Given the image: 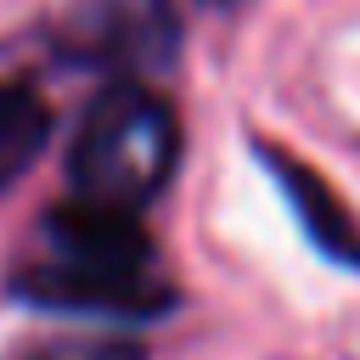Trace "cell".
Listing matches in <instances>:
<instances>
[{
  "label": "cell",
  "mask_w": 360,
  "mask_h": 360,
  "mask_svg": "<svg viewBox=\"0 0 360 360\" xmlns=\"http://www.w3.org/2000/svg\"><path fill=\"white\" fill-rule=\"evenodd\" d=\"M17 292L39 309L112 321H146L174 304L135 214L79 197L39 219V253L17 270Z\"/></svg>",
  "instance_id": "obj_1"
},
{
  "label": "cell",
  "mask_w": 360,
  "mask_h": 360,
  "mask_svg": "<svg viewBox=\"0 0 360 360\" xmlns=\"http://www.w3.org/2000/svg\"><path fill=\"white\" fill-rule=\"evenodd\" d=\"M96 360H118V354H96ZM129 360H135V354H129Z\"/></svg>",
  "instance_id": "obj_7"
},
{
  "label": "cell",
  "mask_w": 360,
  "mask_h": 360,
  "mask_svg": "<svg viewBox=\"0 0 360 360\" xmlns=\"http://www.w3.org/2000/svg\"><path fill=\"white\" fill-rule=\"evenodd\" d=\"M270 169H276V180H281V191H287L304 236H309L332 264L360 270V225H354V214L321 186V174H309L304 163H292V158H281V152H270Z\"/></svg>",
  "instance_id": "obj_4"
},
{
  "label": "cell",
  "mask_w": 360,
  "mask_h": 360,
  "mask_svg": "<svg viewBox=\"0 0 360 360\" xmlns=\"http://www.w3.org/2000/svg\"><path fill=\"white\" fill-rule=\"evenodd\" d=\"M180 158V124L169 112V101L146 84H112L90 101V112L73 129V152H68V180L79 202H101V208H124L135 214L141 202H152Z\"/></svg>",
  "instance_id": "obj_2"
},
{
  "label": "cell",
  "mask_w": 360,
  "mask_h": 360,
  "mask_svg": "<svg viewBox=\"0 0 360 360\" xmlns=\"http://www.w3.org/2000/svg\"><path fill=\"white\" fill-rule=\"evenodd\" d=\"M208 6H236V0H208Z\"/></svg>",
  "instance_id": "obj_6"
},
{
  "label": "cell",
  "mask_w": 360,
  "mask_h": 360,
  "mask_svg": "<svg viewBox=\"0 0 360 360\" xmlns=\"http://www.w3.org/2000/svg\"><path fill=\"white\" fill-rule=\"evenodd\" d=\"M51 141V112L28 84H0V191L45 152Z\"/></svg>",
  "instance_id": "obj_5"
},
{
  "label": "cell",
  "mask_w": 360,
  "mask_h": 360,
  "mask_svg": "<svg viewBox=\"0 0 360 360\" xmlns=\"http://www.w3.org/2000/svg\"><path fill=\"white\" fill-rule=\"evenodd\" d=\"M68 39L96 62H152L169 45V11L163 0H90L68 22Z\"/></svg>",
  "instance_id": "obj_3"
}]
</instances>
